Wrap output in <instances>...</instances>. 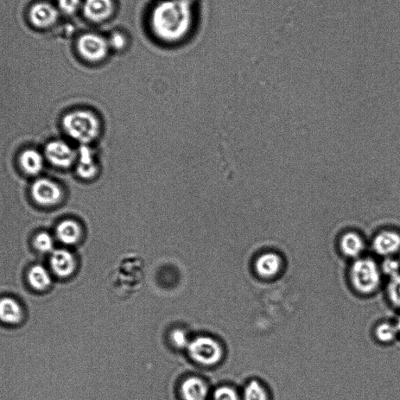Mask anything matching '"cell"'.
Instances as JSON below:
<instances>
[{"label": "cell", "mask_w": 400, "mask_h": 400, "mask_svg": "<svg viewBox=\"0 0 400 400\" xmlns=\"http://www.w3.org/2000/svg\"><path fill=\"white\" fill-rule=\"evenodd\" d=\"M193 19L189 0H163L152 9L150 24L152 33L159 40L174 43L189 34Z\"/></svg>", "instance_id": "cell-1"}, {"label": "cell", "mask_w": 400, "mask_h": 400, "mask_svg": "<svg viewBox=\"0 0 400 400\" xmlns=\"http://www.w3.org/2000/svg\"><path fill=\"white\" fill-rule=\"evenodd\" d=\"M63 128L74 141L88 145L100 137L103 124L96 113L78 110L66 114L63 118Z\"/></svg>", "instance_id": "cell-2"}, {"label": "cell", "mask_w": 400, "mask_h": 400, "mask_svg": "<svg viewBox=\"0 0 400 400\" xmlns=\"http://www.w3.org/2000/svg\"><path fill=\"white\" fill-rule=\"evenodd\" d=\"M351 278L354 288L364 294L376 291L381 281L378 266L369 258L359 259L353 264Z\"/></svg>", "instance_id": "cell-3"}, {"label": "cell", "mask_w": 400, "mask_h": 400, "mask_svg": "<svg viewBox=\"0 0 400 400\" xmlns=\"http://www.w3.org/2000/svg\"><path fill=\"white\" fill-rule=\"evenodd\" d=\"M79 54L91 63L103 61L111 49L107 39L95 33L82 35L77 42Z\"/></svg>", "instance_id": "cell-4"}, {"label": "cell", "mask_w": 400, "mask_h": 400, "mask_svg": "<svg viewBox=\"0 0 400 400\" xmlns=\"http://www.w3.org/2000/svg\"><path fill=\"white\" fill-rule=\"evenodd\" d=\"M189 351L191 357L203 365H214L220 361L221 348L217 342L208 337H200L190 344Z\"/></svg>", "instance_id": "cell-5"}, {"label": "cell", "mask_w": 400, "mask_h": 400, "mask_svg": "<svg viewBox=\"0 0 400 400\" xmlns=\"http://www.w3.org/2000/svg\"><path fill=\"white\" fill-rule=\"evenodd\" d=\"M31 193L38 205L46 207L56 205L62 198L61 188L47 179H37L31 186Z\"/></svg>", "instance_id": "cell-6"}, {"label": "cell", "mask_w": 400, "mask_h": 400, "mask_svg": "<svg viewBox=\"0 0 400 400\" xmlns=\"http://www.w3.org/2000/svg\"><path fill=\"white\" fill-rule=\"evenodd\" d=\"M45 154L50 163L61 168L71 167L77 158L75 151L67 143L61 141L49 143L45 149Z\"/></svg>", "instance_id": "cell-7"}, {"label": "cell", "mask_w": 400, "mask_h": 400, "mask_svg": "<svg viewBox=\"0 0 400 400\" xmlns=\"http://www.w3.org/2000/svg\"><path fill=\"white\" fill-rule=\"evenodd\" d=\"M82 8L88 20L100 23L107 21L113 15L115 4L113 0H85Z\"/></svg>", "instance_id": "cell-8"}, {"label": "cell", "mask_w": 400, "mask_h": 400, "mask_svg": "<svg viewBox=\"0 0 400 400\" xmlns=\"http://www.w3.org/2000/svg\"><path fill=\"white\" fill-rule=\"evenodd\" d=\"M59 12L54 6L48 3H35L29 12L31 22L35 27L47 29L52 26L58 19Z\"/></svg>", "instance_id": "cell-9"}, {"label": "cell", "mask_w": 400, "mask_h": 400, "mask_svg": "<svg viewBox=\"0 0 400 400\" xmlns=\"http://www.w3.org/2000/svg\"><path fill=\"white\" fill-rule=\"evenodd\" d=\"M77 157L76 171L78 175L86 180L95 179L99 173V167L91 148L88 145H81Z\"/></svg>", "instance_id": "cell-10"}, {"label": "cell", "mask_w": 400, "mask_h": 400, "mask_svg": "<svg viewBox=\"0 0 400 400\" xmlns=\"http://www.w3.org/2000/svg\"><path fill=\"white\" fill-rule=\"evenodd\" d=\"M50 266L54 274L60 278H67L75 269V260L71 253L66 250H56L52 252Z\"/></svg>", "instance_id": "cell-11"}, {"label": "cell", "mask_w": 400, "mask_h": 400, "mask_svg": "<svg viewBox=\"0 0 400 400\" xmlns=\"http://www.w3.org/2000/svg\"><path fill=\"white\" fill-rule=\"evenodd\" d=\"M373 247L379 255L391 256L400 250V234L394 231L380 232L374 239Z\"/></svg>", "instance_id": "cell-12"}, {"label": "cell", "mask_w": 400, "mask_h": 400, "mask_svg": "<svg viewBox=\"0 0 400 400\" xmlns=\"http://www.w3.org/2000/svg\"><path fill=\"white\" fill-rule=\"evenodd\" d=\"M56 234L60 242L65 245L77 243L82 236L81 225L77 221L65 220L56 227Z\"/></svg>", "instance_id": "cell-13"}, {"label": "cell", "mask_w": 400, "mask_h": 400, "mask_svg": "<svg viewBox=\"0 0 400 400\" xmlns=\"http://www.w3.org/2000/svg\"><path fill=\"white\" fill-rule=\"evenodd\" d=\"M282 259L274 253H266L260 256L256 262L258 275L271 278L275 276L281 269Z\"/></svg>", "instance_id": "cell-14"}, {"label": "cell", "mask_w": 400, "mask_h": 400, "mask_svg": "<svg viewBox=\"0 0 400 400\" xmlns=\"http://www.w3.org/2000/svg\"><path fill=\"white\" fill-rule=\"evenodd\" d=\"M22 309L15 300L3 297L0 300V321L9 325H15L22 319Z\"/></svg>", "instance_id": "cell-15"}, {"label": "cell", "mask_w": 400, "mask_h": 400, "mask_svg": "<svg viewBox=\"0 0 400 400\" xmlns=\"http://www.w3.org/2000/svg\"><path fill=\"white\" fill-rule=\"evenodd\" d=\"M19 162L24 173L29 175L40 174L44 165L42 156L35 150H24L19 159Z\"/></svg>", "instance_id": "cell-16"}, {"label": "cell", "mask_w": 400, "mask_h": 400, "mask_svg": "<svg viewBox=\"0 0 400 400\" xmlns=\"http://www.w3.org/2000/svg\"><path fill=\"white\" fill-rule=\"evenodd\" d=\"M182 393L185 400H206L208 390L200 378H190L182 384Z\"/></svg>", "instance_id": "cell-17"}, {"label": "cell", "mask_w": 400, "mask_h": 400, "mask_svg": "<svg viewBox=\"0 0 400 400\" xmlns=\"http://www.w3.org/2000/svg\"><path fill=\"white\" fill-rule=\"evenodd\" d=\"M340 249L349 257H358L365 249L364 241L357 233H346L340 240Z\"/></svg>", "instance_id": "cell-18"}, {"label": "cell", "mask_w": 400, "mask_h": 400, "mask_svg": "<svg viewBox=\"0 0 400 400\" xmlns=\"http://www.w3.org/2000/svg\"><path fill=\"white\" fill-rule=\"evenodd\" d=\"M28 281L31 287L39 291L47 289L51 283L48 271L42 265H35L28 273Z\"/></svg>", "instance_id": "cell-19"}, {"label": "cell", "mask_w": 400, "mask_h": 400, "mask_svg": "<svg viewBox=\"0 0 400 400\" xmlns=\"http://www.w3.org/2000/svg\"><path fill=\"white\" fill-rule=\"evenodd\" d=\"M244 400H269V396L262 385L253 381L246 387Z\"/></svg>", "instance_id": "cell-20"}, {"label": "cell", "mask_w": 400, "mask_h": 400, "mask_svg": "<svg viewBox=\"0 0 400 400\" xmlns=\"http://www.w3.org/2000/svg\"><path fill=\"white\" fill-rule=\"evenodd\" d=\"M398 334L397 326L390 323H381L376 331L377 339L383 342H390L394 340Z\"/></svg>", "instance_id": "cell-21"}, {"label": "cell", "mask_w": 400, "mask_h": 400, "mask_svg": "<svg viewBox=\"0 0 400 400\" xmlns=\"http://www.w3.org/2000/svg\"><path fill=\"white\" fill-rule=\"evenodd\" d=\"M34 246L41 253L54 251V242L52 237L47 232H40L36 234L34 239Z\"/></svg>", "instance_id": "cell-22"}, {"label": "cell", "mask_w": 400, "mask_h": 400, "mask_svg": "<svg viewBox=\"0 0 400 400\" xmlns=\"http://www.w3.org/2000/svg\"><path fill=\"white\" fill-rule=\"evenodd\" d=\"M388 295L391 302L400 307V275L391 278L388 285Z\"/></svg>", "instance_id": "cell-23"}, {"label": "cell", "mask_w": 400, "mask_h": 400, "mask_svg": "<svg viewBox=\"0 0 400 400\" xmlns=\"http://www.w3.org/2000/svg\"><path fill=\"white\" fill-rule=\"evenodd\" d=\"M107 40L110 48L115 51L123 50L128 44L127 37L120 31H115V33H112Z\"/></svg>", "instance_id": "cell-24"}, {"label": "cell", "mask_w": 400, "mask_h": 400, "mask_svg": "<svg viewBox=\"0 0 400 400\" xmlns=\"http://www.w3.org/2000/svg\"><path fill=\"white\" fill-rule=\"evenodd\" d=\"M81 0H59V9L66 15H72L81 8Z\"/></svg>", "instance_id": "cell-25"}, {"label": "cell", "mask_w": 400, "mask_h": 400, "mask_svg": "<svg viewBox=\"0 0 400 400\" xmlns=\"http://www.w3.org/2000/svg\"><path fill=\"white\" fill-rule=\"evenodd\" d=\"M214 400H239L236 391L228 387H221L216 390Z\"/></svg>", "instance_id": "cell-26"}, {"label": "cell", "mask_w": 400, "mask_h": 400, "mask_svg": "<svg viewBox=\"0 0 400 400\" xmlns=\"http://www.w3.org/2000/svg\"><path fill=\"white\" fill-rule=\"evenodd\" d=\"M399 266L397 260L387 259L383 264V270L386 275L392 278L399 275Z\"/></svg>", "instance_id": "cell-27"}, {"label": "cell", "mask_w": 400, "mask_h": 400, "mask_svg": "<svg viewBox=\"0 0 400 400\" xmlns=\"http://www.w3.org/2000/svg\"><path fill=\"white\" fill-rule=\"evenodd\" d=\"M173 340L177 346L182 347L186 344V338L185 334L181 331H175L173 333Z\"/></svg>", "instance_id": "cell-28"}, {"label": "cell", "mask_w": 400, "mask_h": 400, "mask_svg": "<svg viewBox=\"0 0 400 400\" xmlns=\"http://www.w3.org/2000/svg\"><path fill=\"white\" fill-rule=\"evenodd\" d=\"M397 326V328L398 333L400 334V317H399V320H398V321H397V326Z\"/></svg>", "instance_id": "cell-29"}]
</instances>
